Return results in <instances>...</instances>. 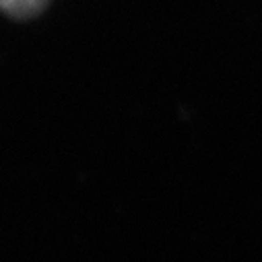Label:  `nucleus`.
<instances>
[{
	"label": "nucleus",
	"mask_w": 262,
	"mask_h": 262,
	"mask_svg": "<svg viewBox=\"0 0 262 262\" xmlns=\"http://www.w3.org/2000/svg\"><path fill=\"white\" fill-rule=\"evenodd\" d=\"M48 0H0V11L15 19H29L43 11Z\"/></svg>",
	"instance_id": "nucleus-1"
}]
</instances>
